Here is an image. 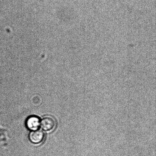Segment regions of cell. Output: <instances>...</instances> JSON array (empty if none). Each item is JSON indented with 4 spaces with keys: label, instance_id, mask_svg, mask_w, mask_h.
Here are the masks:
<instances>
[{
    "label": "cell",
    "instance_id": "6da1fadb",
    "mask_svg": "<svg viewBox=\"0 0 156 156\" xmlns=\"http://www.w3.org/2000/svg\"><path fill=\"white\" fill-rule=\"evenodd\" d=\"M41 127L44 131H50L56 126V121L53 118L47 116L42 118L40 122Z\"/></svg>",
    "mask_w": 156,
    "mask_h": 156
},
{
    "label": "cell",
    "instance_id": "7a4b0ae2",
    "mask_svg": "<svg viewBox=\"0 0 156 156\" xmlns=\"http://www.w3.org/2000/svg\"><path fill=\"white\" fill-rule=\"evenodd\" d=\"M29 137L31 143L34 144H39L43 141L45 134L42 131L37 129L30 132Z\"/></svg>",
    "mask_w": 156,
    "mask_h": 156
},
{
    "label": "cell",
    "instance_id": "3957f363",
    "mask_svg": "<svg viewBox=\"0 0 156 156\" xmlns=\"http://www.w3.org/2000/svg\"><path fill=\"white\" fill-rule=\"evenodd\" d=\"M40 121L38 118L36 117H31L27 119L26 125L29 129L32 131L37 130L40 126Z\"/></svg>",
    "mask_w": 156,
    "mask_h": 156
}]
</instances>
